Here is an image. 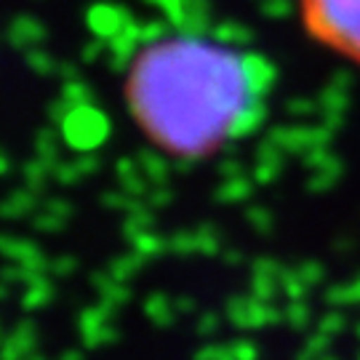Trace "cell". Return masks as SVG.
Instances as JSON below:
<instances>
[{"label":"cell","mask_w":360,"mask_h":360,"mask_svg":"<svg viewBox=\"0 0 360 360\" xmlns=\"http://www.w3.org/2000/svg\"><path fill=\"white\" fill-rule=\"evenodd\" d=\"M275 67L219 40H153L134 56L126 104L144 136L174 158H206L257 129Z\"/></svg>","instance_id":"cell-1"},{"label":"cell","mask_w":360,"mask_h":360,"mask_svg":"<svg viewBox=\"0 0 360 360\" xmlns=\"http://www.w3.org/2000/svg\"><path fill=\"white\" fill-rule=\"evenodd\" d=\"M299 13L318 43L360 65V0H299Z\"/></svg>","instance_id":"cell-2"}]
</instances>
